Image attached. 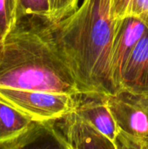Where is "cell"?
Segmentation results:
<instances>
[{"mask_svg": "<svg viewBox=\"0 0 148 149\" xmlns=\"http://www.w3.org/2000/svg\"><path fill=\"white\" fill-rule=\"evenodd\" d=\"M121 24L113 18L112 0H83L71 15L58 22L50 20L54 42L81 93H118L111 72V54Z\"/></svg>", "mask_w": 148, "mask_h": 149, "instance_id": "6da1fadb", "label": "cell"}, {"mask_svg": "<svg viewBox=\"0 0 148 149\" xmlns=\"http://www.w3.org/2000/svg\"><path fill=\"white\" fill-rule=\"evenodd\" d=\"M0 87L71 95L81 93L54 42L50 19L18 17L3 40Z\"/></svg>", "mask_w": 148, "mask_h": 149, "instance_id": "7a4b0ae2", "label": "cell"}, {"mask_svg": "<svg viewBox=\"0 0 148 149\" xmlns=\"http://www.w3.org/2000/svg\"><path fill=\"white\" fill-rule=\"evenodd\" d=\"M0 98L7 101L35 122L56 121L72 113L74 95L0 87Z\"/></svg>", "mask_w": 148, "mask_h": 149, "instance_id": "3957f363", "label": "cell"}, {"mask_svg": "<svg viewBox=\"0 0 148 149\" xmlns=\"http://www.w3.org/2000/svg\"><path fill=\"white\" fill-rule=\"evenodd\" d=\"M106 103L120 133L148 144V96L120 91Z\"/></svg>", "mask_w": 148, "mask_h": 149, "instance_id": "277c9868", "label": "cell"}, {"mask_svg": "<svg viewBox=\"0 0 148 149\" xmlns=\"http://www.w3.org/2000/svg\"><path fill=\"white\" fill-rule=\"evenodd\" d=\"M73 113L105 136L115 141L120 129L107 106L106 95L96 93H79L74 95Z\"/></svg>", "mask_w": 148, "mask_h": 149, "instance_id": "5b68a950", "label": "cell"}, {"mask_svg": "<svg viewBox=\"0 0 148 149\" xmlns=\"http://www.w3.org/2000/svg\"><path fill=\"white\" fill-rule=\"evenodd\" d=\"M71 149H118L113 141L72 112L55 121Z\"/></svg>", "mask_w": 148, "mask_h": 149, "instance_id": "8992f818", "label": "cell"}, {"mask_svg": "<svg viewBox=\"0 0 148 149\" xmlns=\"http://www.w3.org/2000/svg\"><path fill=\"white\" fill-rule=\"evenodd\" d=\"M146 31L145 25L133 17L126 18L121 24L111 54V72L117 92L120 91V78L124 65Z\"/></svg>", "mask_w": 148, "mask_h": 149, "instance_id": "52a82bcc", "label": "cell"}, {"mask_svg": "<svg viewBox=\"0 0 148 149\" xmlns=\"http://www.w3.org/2000/svg\"><path fill=\"white\" fill-rule=\"evenodd\" d=\"M120 91L148 96V31L139 40L121 72Z\"/></svg>", "mask_w": 148, "mask_h": 149, "instance_id": "ba28073f", "label": "cell"}, {"mask_svg": "<svg viewBox=\"0 0 148 149\" xmlns=\"http://www.w3.org/2000/svg\"><path fill=\"white\" fill-rule=\"evenodd\" d=\"M0 149H70L55 121L34 122L17 140Z\"/></svg>", "mask_w": 148, "mask_h": 149, "instance_id": "9c48e42d", "label": "cell"}, {"mask_svg": "<svg viewBox=\"0 0 148 149\" xmlns=\"http://www.w3.org/2000/svg\"><path fill=\"white\" fill-rule=\"evenodd\" d=\"M35 121L0 98V147L24 135Z\"/></svg>", "mask_w": 148, "mask_h": 149, "instance_id": "30bf717a", "label": "cell"}, {"mask_svg": "<svg viewBox=\"0 0 148 149\" xmlns=\"http://www.w3.org/2000/svg\"><path fill=\"white\" fill-rule=\"evenodd\" d=\"M18 19L17 0H0V36L4 40Z\"/></svg>", "mask_w": 148, "mask_h": 149, "instance_id": "8fae6325", "label": "cell"}, {"mask_svg": "<svg viewBox=\"0 0 148 149\" xmlns=\"http://www.w3.org/2000/svg\"><path fill=\"white\" fill-rule=\"evenodd\" d=\"M18 17L35 16L50 19V0H17Z\"/></svg>", "mask_w": 148, "mask_h": 149, "instance_id": "7c38bea8", "label": "cell"}, {"mask_svg": "<svg viewBox=\"0 0 148 149\" xmlns=\"http://www.w3.org/2000/svg\"><path fill=\"white\" fill-rule=\"evenodd\" d=\"M79 6V0H50V20L58 22L74 12Z\"/></svg>", "mask_w": 148, "mask_h": 149, "instance_id": "4fadbf2b", "label": "cell"}, {"mask_svg": "<svg viewBox=\"0 0 148 149\" xmlns=\"http://www.w3.org/2000/svg\"><path fill=\"white\" fill-rule=\"evenodd\" d=\"M133 0H112L113 16L116 24H120L131 15Z\"/></svg>", "mask_w": 148, "mask_h": 149, "instance_id": "5bb4252c", "label": "cell"}, {"mask_svg": "<svg viewBox=\"0 0 148 149\" xmlns=\"http://www.w3.org/2000/svg\"><path fill=\"white\" fill-rule=\"evenodd\" d=\"M130 17L139 19L148 31V0H133Z\"/></svg>", "mask_w": 148, "mask_h": 149, "instance_id": "9a60e30c", "label": "cell"}, {"mask_svg": "<svg viewBox=\"0 0 148 149\" xmlns=\"http://www.w3.org/2000/svg\"><path fill=\"white\" fill-rule=\"evenodd\" d=\"M115 143L118 149H148V144L139 141L120 132Z\"/></svg>", "mask_w": 148, "mask_h": 149, "instance_id": "2e32d148", "label": "cell"}, {"mask_svg": "<svg viewBox=\"0 0 148 149\" xmlns=\"http://www.w3.org/2000/svg\"><path fill=\"white\" fill-rule=\"evenodd\" d=\"M3 51V39L0 36V62H1V59H2Z\"/></svg>", "mask_w": 148, "mask_h": 149, "instance_id": "e0dca14e", "label": "cell"}, {"mask_svg": "<svg viewBox=\"0 0 148 149\" xmlns=\"http://www.w3.org/2000/svg\"><path fill=\"white\" fill-rule=\"evenodd\" d=\"M70 149H71V148H70Z\"/></svg>", "mask_w": 148, "mask_h": 149, "instance_id": "ac0fdd59", "label": "cell"}]
</instances>
